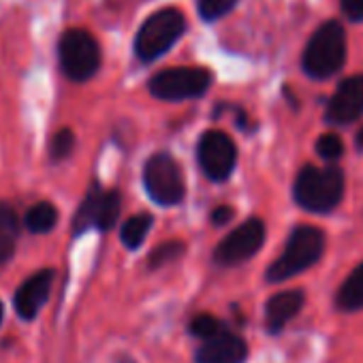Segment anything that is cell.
Wrapping results in <instances>:
<instances>
[{
    "mask_svg": "<svg viewBox=\"0 0 363 363\" xmlns=\"http://www.w3.org/2000/svg\"><path fill=\"white\" fill-rule=\"evenodd\" d=\"M293 195L308 212H331L344 197V173L337 167L308 164L295 179Z\"/></svg>",
    "mask_w": 363,
    "mask_h": 363,
    "instance_id": "1",
    "label": "cell"
},
{
    "mask_svg": "<svg viewBox=\"0 0 363 363\" xmlns=\"http://www.w3.org/2000/svg\"><path fill=\"white\" fill-rule=\"evenodd\" d=\"M303 71L314 79L335 75L346 62V33L340 22L331 20L316 28L303 52Z\"/></svg>",
    "mask_w": 363,
    "mask_h": 363,
    "instance_id": "2",
    "label": "cell"
},
{
    "mask_svg": "<svg viewBox=\"0 0 363 363\" xmlns=\"http://www.w3.org/2000/svg\"><path fill=\"white\" fill-rule=\"evenodd\" d=\"M323 250H325V233L320 229L310 227V225L297 227L291 233L280 259H276L269 265L267 280L282 282V280H289V278L306 272L320 259Z\"/></svg>",
    "mask_w": 363,
    "mask_h": 363,
    "instance_id": "3",
    "label": "cell"
},
{
    "mask_svg": "<svg viewBox=\"0 0 363 363\" xmlns=\"http://www.w3.org/2000/svg\"><path fill=\"white\" fill-rule=\"evenodd\" d=\"M186 30V18L182 11L173 7H164L156 13H152L139 28L135 37V54L143 62H152L160 58L164 52L171 50V45L184 35Z\"/></svg>",
    "mask_w": 363,
    "mask_h": 363,
    "instance_id": "4",
    "label": "cell"
},
{
    "mask_svg": "<svg viewBox=\"0 0 363 363\" xmlns=\"http://www.w3.org/2000/svg\"><path fill=\"white\" fill-rule=\"evenodd\" d=\"M58 58L69 79L86 82L101 67V48L88 30L69 28L58 41Z\"/></svg>",
    "mask_w": 363,
    "mask_h": 363,
    "instance_id": "5",
    "label": "cell"
},
{
    "mask_svg": "<svg viewBox=\"0 0 363 363\" xmlns=\"http://www.w3.org/2000/svg\"><path fill=\"white\" fill-rule=\"evenodd\" d=\"M143 184L147 195L164 208L177 206L186 193L182 169L169 154L150 156V160L143 167Z\"/></svg>",
    "mask_w": 363,
    "mask_h": 363,
    "instance_id": "6",
    "label": "cell"
},
{
    "mask_svg": "<svg viewBox=\"0 0 363 363\" xmlns=\"http://www.w3.org/2000/svg\"><path fill=\"white\" fill-rule=\"evenodd\" d=\"M212 86V73L199 67H175L156 73L150 79V92L160 101L197 99Z\"/></svg>",
    "mask_w": 363,
    "mask_h": 363,
    "instance_id": "7",
    "label": "cell"
},
{
    "mask_svg": "<svg viewBox=\"0 0 363 363\" xmlns=\"http://www.w3.org/2000/svg\"><path fill=\"white\" fill-rule=\"evenodd\" d=\"M265 242V225L259 218L246 220L242 227H238L233 233H229L214 250V261L218 265L231 267L248 261L252 255L261 250Z\"/></svg>",
    "mask_w": 363,
    "mask_h": 363,
    "instance_id": "8",
    "label": "cell"
},
{
    "mask_svg": "<svg viewBox=\"0 0 363 363\" xmlns=\"http://www.w3.org/2000/svg\"><path fill=\"white\" fill-rule=\"evenodd\" d=\"M197 158H199L201 171L210 179L223 182L231 175V171L235 167L238 150H235V143L231 141V137L225 135L223 130H208L199 139Z\"/></svg>",
    "mask_w": 363,
    "mask_h": 363,
    "instance_id": "9",
    "label": "cell"
},
{
    "mask_svg": "<svg viewBox=\"0 0 363 363\" xmlns=\"http://www.w3.org/2000/svg\"><path fill=\"white\" fill-rule=\"evenodd\" d=\"M118 216H120V195L116 191L92 189L75 214L73 235H79L88 229L107 231L116 225Z\"/></svg>",
    "mask_w": 363,
    "mask_h": 363,
    "instance_id": "10",
    "label": "cell"
},
{
    "mask_svg": "<svg viewBox=\"0 0 363 363\" xmlns=\"http://www.w3.org/2000/svg\"><path fill=\"white\" fill-rule=\"evenodd\" d=\"M363 116V75L344 79L333 92L325 120L331 124H350Z\"/></svg>",
    "mask_w": 363,
    "mask_h": 363,
    "instance_id": "11",
    "label": "cell"
},
{
    "mask_svg": "<svg viewBox=\"0 0 363 363\" xmlns=\"http://www.w3.org/2000/svg\"><path fill=\"white\" fill-rule=\"evenodd\" d=\"M248 357V346L246 342L223 329L218 335L203 340V344L195 352L197 363H244Z\"/></svg>",
    "mask_w": 363,
    "mask_h": 363,
    "instance_id": "12",
    "label": "cell"
},
{
    "mask_svg": "<svg viewBox=\"0 0 363 363\" xmlns=\"http://www.w3.org/2000/svg\"><path fill=\"white\" fill-rule=\"evenodd\" d=\"M54 282V269H41L30 276L16 293V310L22 318L30 320L37 316L39 308L48 301Z\"/></svg>",
    "mask_w": 363,
    "mask_h": 363,
    "instance_id": "13",
    "label": "cell"
},
{
    "mask_svg": "<svg viewBox=\"0 0 363 363\" xmlns=\"http://www.w3.org/2000/svg\"><path fill=\"white\" fill-rule=\"evenodd\" d=\"M303 306V293L301 291H282L276 293L267 306H265V325L272 333L282 331V327L299 314Z\"/></svg>",
    "mask_w": 363,
    "mask_h": 363,
    "instance_id": "14",
    "label": "cell"
},
{
    "mask_svg": "<svg viewBox=\"0 0 363 363\" xmlns=\"http://www.w3.org/2000/svg\"><path fill=\"white\" fill-rule=\"evenodd\" d=\"M18 235H20V223L16 210L9 203L0 201V265H5L13 257Z\"/></svg>",
    "mask_w": 363,
    "mask_h": 363,
    "instance_id": "15",
    "label": "cell"
},
{
    "mask_svg": "<svg viewBox=\"0 0 363 363\" xmlns=\"http://www.w3.org/2000/svg\"><path fill=\"white\" fill-rule=\"evenodd\" d=\"M335 306L344 312H354L363 308V263L352 269L335 295Z\"/></svg>",
    "mask_w": 363,
    "mask_h": 363,
    "instance_id": "16",
    "label": "cell"
},
{
    "mask_svg": "<svg viewBox=\"0 0 363 363\" xmlns=\"http://www.w3.org/2000/svg\"><path fill=\"white\" fill-rule=\"evenodd\" d=\"M58 220V212L52 203L43 201V203H37L35 208L28 210L26 218H24V225L30 233H48L54 229Z\"/></svg>",
    "mask_w": 363,
    "mask_h": 363,
    "instance_id": "17",
    "label": "cell"
},
{
    "mask_svg": "<svg viewBox=\"0 0 363 363\" xmlns=\"http://www.w3.org/2000/svg\"><path fill=\"white\" fill-rule=\"evenodd\" d=\"M150 227H152V216H150V214H137V216H130V218L124 223L122 233H120V238H122L124 246H126V248H130V250L139 248V246L143 244V240H145V235H147Z\"/></svg>",
    "mask_w": 363,
    "mask_h": 363,
    "instance_id": "18",
    "label": "cell"
},
{
    "mask_svg": "<svg viewBox=\"0 0 363 363\" xmlns=\"http://www.w3.org/2000/svg\"><path fill=\"white\" fill-rule=\"evenodd\" d=\"M184 250H186V246L182 244V242H164V244H160V246L150 255L147 265H150V269H158V267H162V265H167V263L177 261L182 255H184Z\"/></svg>",
    "mask_w": 363,
    "mask_h": 363,
    "instance_id": "19",
    "label": "cell"
},
{
    "mask_svg": "<svg viewBox=\"0 0 363 363\" xmlns=\"http://www.w3.org/2000/svg\"><path fill=\"white\" fill-rule=\"evenodd\" d=\"M220 331H223V325L212 314H199L191 323V333L201 337V340H210V337L218 335Z\"/></svg>",
    "mask_w": 363,
    "mask_h": 363,
    "instance_id": "20",
    "label": "cell"
},
{
    "mask_svg": "<svg viewBox=\"0 0 363 363\" xmlns=\"http://www.w3.org/2000/svg\"><path fill=\"white\" fill-rule=\"evenodd\" d=\"M238 5V0H199V13L203 20L214 22L229 13Z\"/></svg>",
    "mask_w": 363,
    "mask_h": 363,
    "instance_id": "21",
    "label": "cell"
},
{
    "mask_svg": "<svg viewBox=\"0 0 363 363\" xmlns=\"http://www.w3.org/2000/svg\"><path fill=\"white\" fill-rule=\"evenodd\" d=\"M73 147H75V135H73V130L62 128V130H58L54 135L52 145H50V154H52L54 160H62V158H67L73 152Z\"/></svg>",
    "mask_w": 363,
    "mask_h": 363,
    "instance_id": "22",
    "label": "cell"
},
{
    "mask_svg": "<svg viewBox=\"0 0 363 363\" xmlns=\"http://www.w3.org/2000/svg\"><path fill=\"white\" fill-rule=\"evenodd\" d=\"M316 152L325 158V160H337L344 152V143L337 135L333 133H327V135H320L318 141H316Z\"/></svg>",
    "mask_w": 363,
    "mask_h": 363,
    "instance_id": "23",
    "label": "cell"
},
{
    "mask_svg": "<svg viewBox=\"0 0 363 363\" xmlns=\"http://www.w3.org/2000/svg\"><path fill=\"white\" fill-rule=\"evenodd\" d=\"M342 11L350 22H363V0H342Z\"/></svg>",
    "mask_w": 363,
    "mask_h": 363,
    "instance_id": "24",
    "label": "cell"
},
{
    "mask_svg": "<svg viewBox=\"0 0 363 363\" xmlns=\"http://www.w3.org/2000/svg\"><path fill=\"white\" fill-rule=\"evenodd\" d=\"M212 225H216V227H223V225H227L231 218H233V208H229V206H218L214 212H212Z\"/></svg>",
    "mask_w": 363,
    "mask_h": 363,
    "instance_id": "25",
    "label": "cell"
},
{
    "mask_svg": "<svg viewBox=\"0 0 363 363\" xmlns=\"http://www.w3.org/2000/svg\"><path fill=\"white\" fill-rule=\"evenodd\" d=\"M357 147H359V150H363V128L357 133Z\"/></svg>",
    "mask_w": 363,
    "mask_h": 363,
    "instance_id": "26",
    "label": "cell"
},
{
    "mask_svg": "<svg viewBox=\"0 0 363 363\" xmlns=\"http://www.w3.org/2000/svg\"><path fill=\"white\" fill-rule=\"evenodd\" d=\"M0 320H3V303H0Z\"/></svg>",
    "mask_w": 363,
    "mask_h": 363,
    "instance_id": "27",
    "label": "cell"
},
{
    "mask_svg": "<svg viewBox=\"0 0 363 363\" xmlns=\"http://www.w3.org/2000/svg\"><path fill=\"white\" fill-rule=\"evenodd\" d=\"M120 363H133V361H130V359H122Z\"/></svg>",
    "mask_w": 363,
    "mask_h": 363,
    "instance_id": "28",
    "label": "cell"
}]
</instances>
